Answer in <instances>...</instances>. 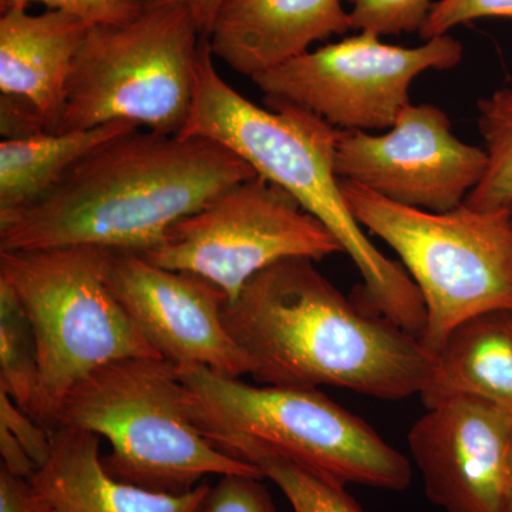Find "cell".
<instances>
[{"instance_id":"cell-1","label":"cell","mask_w":512,"mask_h":512,"mask_svg":"<svg viewBox=\"0 0 512 512\" xmlns=\"http://www.w3.org/2000/svg\"><path fill=\"white\" fill-rule=\"evenodd\" d=\"M224 323L264 386H335L380 400L427 389L436 356L379 313L357 308L309 258H286L249 279Z\"/></svg>"},{"instance_id":"cell-2","label":"cell","mask_w":512,"mask_h":512,"mask_svg":"<svg viewBox=\"0 0 512 512\" xmlns=\"http://www.w3.org/2000/svg\"><path fill=\"white\" fill-rule=\"evenodd\" d=\"M258 173L207 138L136 128L74 164L29 210L0 221V251L99 247L144 254L178 221Z\"/></svg>"},{"instance_id":"cell-3","label":"cell","mask_w":512,"mask_h":512,"mask_svg":"<svg viewBox=\"0 0 512 512\" xmlns=\"http://www.w3.org/2000/svg\"><path fill=\"white\" fill-rule=\"evenodd\" d=\"M259 107L229 86L202 39L190 117L178 136L215 141L291 194L338 239L362 275L373 311L423 336L426 305L406 271L370 242L350 211L335 171L340 130L289 101L265 96Z\"/></svg>"},{"instance_id":"cell-4","label":"cell","mask_w":512,"mask_h":512,"mask_svg":"<svg viewBox=\"0 0 512 512\" xmlns=\"http://www.w3.org/2000/svg\"><path fill=\"white\" fill-rule=\"evenodd\" d=\"M60 426L104 437L111 453L101 460L111 476L157 493H188L208 476L264 478L195 426L177 366L164 359L133 357L93 370L64 397L53 429Z\"/></svg>"},{"instance_id":"cell-5","label":"cell","mask_w":512,"mask_h":512,"mask_svg":"<svg viewBox=\"0 0 512 512\" xmlns=\"http://www.w3.org/2000/svg\"><path fill=\"white\" fill-rule=\"evenodd\" d=\"M177 372L192 421L215 447L249 441L346 485L404 491L412 483L409 460L318 389L252 386L202 366Z\"/></svg>"},{"instance_id":"cell-6","label":"cell","mask_w":512,"mask_h":512,"mask_svg":"<svg viewBox=\"0 0 512 512\" xmlns=\"http://www.w3.org/2000/svg\"><path fill=\"white\" fill-rule=\"evenodd\" d=\"M339 185L353 217L396 251L419 288L427 312L421 342L434 356L464 320L512 309V210L424 211L352 181Z\"/></svg>"},{"instance_id":"cell-7","label":"cell","mask_w":512,"mask_h":512,"mask_svg":"<svg viewBox=\"0 0 512 512\" xmlns=\"http://www.w3.org/2000/svg\"><path fill=\"white\" fill-rule=\"evenodd\" d=\"M110 249L63 247L0 251L8 282L30 320L39 352L37 421L55 426L74 384L93 370L133 357L161 359L106 284Z\"/></svg>"},{"instance_id":"cell-8","label":"cell","mask_w":512,"mask_h":512,"mask_svg":"<svg viewBox=\"0 0 512 512\" xmlns=\"http://www.w3.org/2000/svg\"><path fill=\"white\" fill-rule=\"evenodd\" d=\"M204 37L190 10L171 0H144L126 23L94 25L74 60L57 133L130 121L178 136Z\"/></svg>"},{"instance_id":"cell-9","label":"cell","mask_w":512,"mask_h":512,"mask_svg":"<svg viewBox=\"0 0 512 512\" xmlns=\"http://www.w3.org/2000/svg\"><path fill=\"white\" fill-rule=\"evenodd\" d=\"M343 252L325 225L261 175L225 188L174 224L163 244L140 254L151 264L191 272L234 302L249 279L286 258L318 262Z\"/></svg>"},{"instance_id":"cell-10","label":"cell","mask_w":512,"mask_h":512,"mask_svg":"<svg viewBox=\"0 0 512 512\" xmlns=\"http://www.w3.org/2000/svg\"><path fill=\"white\" fill-rule=\"evenodd\" d=\"M463 53V43L451 35L402 47L360 32L251 80L266 97L296 104L340 131L369 133L393 127L409 106L410 86L421 73L453 69Z\"/></svg>"},{"instance_id":"cell-11","label":"cell","mask_w":512,"mask_h":512,"mask_svg":"<svg viewBox=\"0 0 512 512\" xmlns=\"http://www.w3.org/2000/svg\"><path fill=\"white\" fill-rule=\"evenodd\" d=\"M487 165L484 148L458 140L446 111L429 103L404 107L383 134L340 131L335 150L340 180L431 212L463 205Z\"/></svg>"},{"instance_id":"cell-12","label":"cell","mask_w":512,"mask_h":512,"mask_svg":"<svg viewBox=\"0 0 512 512\" xmlns=\"http://www.w3.org/2000/svg\"><path fill=\"white\" fill-rule=\"evenodd\" d=\"M106 284L161 359L221 375H249V363L224 323L228 299L191 272L148 262L137 252H111Z\"/></svg>"},{"instance_id":"cell-13","label":"cell","mask_w":512,"mask_h":512,"mask_svg":"<svg viewBox=\"0 0 512 512\" xmlns=\"http://www.w3.org/2000/svg\"><path fill=\"white\" fill-rule=\"evenodd\" d=\"M512 413L474 397L427 407L410 453L431 503L444 512H500L510 493Z\"/></svg>"},{"instance_id":"cell-14","label":"cell","mask_w":512,"mask_h":512,"mask_svg":"<svg viewBox=\"0 0 512 512\" xmlns=\"http://www.w3.org/2000/svg\"><path fill=\"white\" fill-rule=\"evenodd\" d=\"M349 30L342 0H225L208 39L214 57L254 79Z\"/></svg>"},{"instance_id":"cell-15","label":"cell","mask_w":512,"mask_h":512,"mask_svg":"<svg viewBox=\"0 0 512 512\" xmlns=\"http://www.w3.org/2000/svg\"><path fill=\"white\" fill-rule=\"evenodd\" d=\"M93 26L62 10L2 9L0 93L32 104L47 133L59 131L74 60Z\"/></svg>"},{"instance_id":"cell-16","label":"cell","mask_w":512,"mask_h":512,"mask_svg":"<svg viewBox=\"0 0 512 512\" xmlns=\"http://www.w3.org/2000/svg\"><path fill=\"white\" fill-rule=\"evenodd\" d=\"M100 439L76 427L52 430L49 461L30 478L43 512H204L210 484L167 494L117 480L101 460Z\"/></svg>"},{"instance_id":"cell-17","label":"cell","mask_w":512,"mask_h":512,"mask_svg":"<svg viewBox=\"0 0 512 512\" xmlns=\"http://www.w3.org/2000/svg\"><path fill=\"white\" fill-rule=\"evenodd\" d=\"M420 396L426 407L464 396L512 413V309L481 313L451 330Z\"/></svg>"},{"instance_id":"cell-18","label":"cell","mask_w":512,"mask_h":512,"mask_svg":"<svg viewBox=\"0 0 512 512\" xmlns=\"http://www.w3.org/2000/svg\"><path fill=\"white\" fill-rule=\"evenodd\" d=\"M140 128L113 121L89 130L46 133L0 143V221L45 198L67 171L110 138Z\"/></svg>"},{"instance_id":"cell-19","label":"cell","mask_w":512,"mask_h":512,"mask_svg":"<svg viewBox=\"0 0 512 512\" xmlns=\"http://www.w3.org/2000/svg\"><path fill=\"white\" fill-rule=\"evenodd\" d=\"M220 450L261 471L284 493L293 512H365L346 484L249 441H229Z\"/></svg>"},{"instance_id":"cell-20","label":"cell","mask_w":512,"mask_h":512,"mask_svg":"<svg viewBox=\"0 0 512 512\" xmlns=\"http://www.w3.org/2000/svg\"><path fill=\"white\" fill-rule=\"evenodd\" d=\"M0 390L37 420L40 393L35 332L8 282L0 279Z\"/></svg>"},{"instance_id":"cell-21","label":"cell","mask_w":512,"mask_h":512,"mask_svg":"<svg viewBox=\"0 0 512 512\" xmlns=\"http://www.w3.org/2000/svg\"><path fill=\"white\" fill-rule=\"evenodd\" d=\"M488 165L464 204L477 211L512 210V80L477 103Z\"/></svg>"},{"instance_id":"cell-22","label":"cell","mask_w":512,"mask_h":512,"mask_svg":"<svg viewBox=\"0 0 512 512\" xmlns=\"http://www.w3.org/2000/svg\"><path fill=\"white\" fill-rule=\"evenodd\" d=\"M352 6V30L377 36L420 33L433 8V0H343Z\"/></svg>"},{"instance_id":"cell-23","label":"cell","mask_w":512,"mask_h":512,"mask_svg":"<svg viewBox=\"0 0 512 512\" xmlns=\"http://www.w3.org/2000/svg\"><path fill=\"white\" fill-rule=\"evenodd\" d=\"M264 478L228 474L211 485L204 512H278Z\"/></svg>"},{"instance_id":"cell-24","label":"cell","mask_w":512,"mask_h":512,"mask_svg":"<svg viewBox=\"0 0 512 512\" xmlns=\"http://www.w3.org/2000/svg\"><path fill=\"white\" fill-rule=\"evenodd\" d=\"M483 18L512 19V0H439L434 2L419 35L430 40L448 35L458 25Z\"/></svg>"},{"instance_id":"cell-25","label":"cell","mask_w":512,"mask_h":512,"mask_svg":"<svg viewBox=\"0 0 512 512\" xmlns=\"http://www.w3.org/2000/svg\"><path fill=\"white\" fill-rule=\"evenodd\" d=\"M32 3L45 5L49 10L72 13L93 25L126 23L136 18L144 6V0H0V8H29Z\"/></svg>"},{"instance_id":"cell-26","label":"cell","mask_w":512,"mask_h":512,"mask_svg":"<svg viewBox=\"0 0 512 512\" xmlns=\"http://www.w3.org/2000/svg\"><path fill=\"white\" fill-rule=\"evenodd\" d=\"M0 424L18 439L37 468L45 466L52 454V431L33 419L25 410L20 409L18 404L2 390H0Z\"/></svg>"},{"instance_id":"cell-27","label":"cell","mask_w":512,"mask_h":512,"mask_svg":"<svg viewBox=\"0 0 512 512\" xmlns=\"http://www.w3.org/2000/svg\"><path fill=\"white\" fill-rule=\"evenodd\" d=\"M0 512H43L30 480L0 467Z\"/></svg>"},{"instance_id":"cell-28","label":"cell","mask_w":512,"mask_h":512,"mask_svg":"<svg viewBox=\"0 0 512 512\" xmlns=\"http://www.w3.org/2000/svg\"><path fill=\"white\" fill-rule=\"evenodd\" d=\"M0 454H2V466L0 467L5 468L13 476L30 480L39 470L30 458L28 451L2 424H0Z\"/></svg>"},{"instance_id":"cell-29","label":"cell","mask_w":512,"mask_h":512,"mask_svg":"<svg viewBox=\"0 0 512 512\" xmlns=\"http://www.w3.org/2000/svg\"><path fill=\"white\" fill-rule=\"evenodd\" d=\"M171 2L180 3L185 9L190 10L195 22L200 26L202 35L210 37L212 26L225 0H171Z\"/></svg>"},{"instance_id":"cell-30","label":"cell","mask_w":512,"mask_h":512,"mask_svg":"<svg viewBox=\"0 0 512 512\" xmlns=\"http://www.w3.org/2000/svg\"><path fill=\"white\" fill-rule=\"evenodd\" d=\"M500 512H512V488L510 493H508L507 498H505L503 508H501Z\"/></svg>"},{"instance_id":"cell-31","label":"cell","mask_w":512,"mask_h":512,"mask_svg":"<svg viewBox=\"0 0 512 512\" xmlns=\"http://www.w3.org/2000/svg\"><path fill=\"white\" fill-rule=\"evenodd\" d=\"M508 470H510V485L512 488V431H511V441H510V454H508Z\"/></svg>"}]
</instances>
